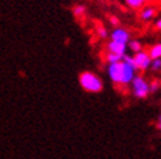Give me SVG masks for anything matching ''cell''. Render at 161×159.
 Returning <instances> with one entry per match:
<instances>
[{"instance_id": "1", "label": "cell", "mask_w": 161, "mask_h": 159, "mask_svg": "<svg viewBox=\"0 0 161 159\" xmlns=\"http://www.w3.org/2000/svg\"><path fill=\"white\" fill-rule=\"evenodd\" d=\"M136 68L134 67L132 58L125 55L122 60L118 63H113L108 65V74L110 80L117 85H128L131 84L134 77L136 76Z\"/></svg>"}, {"instance_id": "2", "label": "cell", "mask_w": 161, "mask_h": 159, "mask_svg": "<svg viewBox=\"0 0 161 159\" xmlns=\"http://www.w3.org/2000/svg\"><path fill=\"white\" fill-rule=\"evenodd\" d=\"M79 81L83 89L89 93H100L103 87L102 80L92 72H83L80 74Z\"/></svg>"}, {"instance_id": "3", "label": "cell", "mask_w": 161, "mask_h": 159, "mask_svg": "<svg viewBox=\"0 0 161 159\" xmlns=\"http://www.w3.org/2000/svg\"><path fill=\"white\" fill-rule=\"evenodd\" d=\"M132 86V94L135 98L144 99L148 97L149 94V84L143 76H135L134 80L131 81Z\"/></svg>"}, {"instance_id": "4", "label": "cell", "mask_w": 161, "mask_h": 159, "mask_svg": "<svg viewBox=\"0 0 161 159\" xmlns=\"http://www.w3.org/2000/svg\"><path fill=\"white\" fill-rule=\"evenodd\" d=\"M132 58V63H134V67L136 68V70H147L149 69V65H151V58L148 56V54L147 51H139V52H136L134 54V56Z\"/></svg>"}, {"instance_id": "5", "label": "cell", "mask_w": 161, "mask_h": 159, "mask_svg": "<svg viewBox=\"0 0 161 159\" xmlns=\"http://www.w3.org/2000/svg\"><path fill=\"white\" fill-rule=\"evenodd\" d=\"M130 39H131L130 31H128L127 29H125V28L115 26L114 29H113L111 33H110V41H114V42H118V43L127 44Z\"/></svg>"}, {"instance_id": "6", "label": "cell", "mask_w": 161, "mask_h": 159, "mask_svg": "<svg viewBox=\"0 0 161 159\" xmlns=\"http://www.w3.org/2000/svg\"><path fill=\"white\" fill-rule=\"evenodd\" d=\"M157 16V7L152 4H146L139 13V17L143 22H151L152 20H155Z\"/></svg>"}, {"instance_id": "7", "label": "cell", "mask_w": 161, "mask_h": 159, "mask_svg": "<svg viewBox=\"0 0 161 159\" xmlns=\"http://www.w3.org/2000/svg\"><path fill=\"white\" fill-rule=\"evenodd\" d=\"M106 50H108L109 54H115V55H119V56L123 58L125 55H127V44L110 41L106 44Z\"/></svg>"}, {"instance_id": "8", "label": "cell", "mask_w": 161, "mask_h": 159, "mask_svg": "<svg viewBox=\"0 0 161 159\" xmlns=\"http://www.w3.org/2000/svg\"><path fill=\"white\" fill-rule=\"evenodd\" d=\"M147 54L151 58V60L160 59V56H161V43H155L153 46H151V49L147 51Z\"/></svg>"}, {"instance_id": "9", "label": "cell", "mask_w": 161, "mask_h": 159, "mask_svg": "<svg viewBox=\"0 0 161 159\" xmlns=\"http://www.w3.org/2000/svg\"><path fill=\"white\" fill-rule=\"evenodd\" d=\"M125 4L130 8V9H142V8L146 5V0H125Z\"/></svg>"}, {"instance_id": "10", "label": "cell", "mask_w": 161, "mask_h": 159, "mask_svg": "<svg viewBox=\"0 0 161 159\" xmlns=\"http://www.w3.org/2000/svg\"><path fill=\"white\" fill-rule=\"evenodd\" d=\"M127 49L130 50L131 52L136 54V52H139V51L143 50V44H142L140 41H138V39H130L128 43H127Z\"/></svg>"}, {"instance_id": "11", "label": "cell", "mask_w": 161, "mask_h": 159, "mask_svg": "<svg viewBox=\"0 0 161 159\" xmlns=\"http://www.w3.org/2000/svg\"><path fill=\"white\" fill-rule=\"evenodd\" d=\"M72 13H74V16H75L76 18H84L85 14H86V8L83 4H77V5L74 7Z\"/></svg>"}, {"instance_id": "12", "label": "cell", "mask_w": 161, "mask_h": 159, "mask_svg": "<svg viewBox=\"0 0 161 159\" xmlns=\"http://www.w3.org/2000/svg\"><path fill=\"white\" fill-rule=\"evenodd\" d=\"M122 60V56H119V55H115V54H109L106 55V61L108 64H113V63H118Z\"/></svg>"}, {"instance_id": "13", "label": "cell", "mask_w": 161, "mask_h": 159, "mask_svg": "<svg viewBox=\"0 0 161 159\" xmlns=\"http://www.w3.org/2000/svg\"><path fill=\"white\" fill-rule=\"evenodd\" d=\"M97 35L101 38V39H106L108 37H109V33H108V30H106V28L105 26H102V25H100V26H97Z\"/></svg>"}, {"instance_id": "14", "label": "cell", "mask_w": 161, "mask_h": 159, "mask_svg": "<svg viewBox=\"0 0 161 159\" xmlns=\"http://www.w3.org/2000/svg\"><path fill=\"white\" fill-rule=\"evenodd\" d=\"M149 68L152 70H155V72H158L160 68H161V59H153V60L151 61Z\"/></svg>"}, {"instance_id": "15", "label": "cell", "mask_w": 161, "mask_h": 159, "mask_svg": "<svg viewBox=\"0 0 161 159\" xmlns=\"http://www.w3.org/2000/svg\"><path fill=\"white\" fill-rule=\"evenodd\" d=\"M158 89H160V81L158 80H153L149 84V93H156Z\"/></svg>"}, {"instance_id": "16", "label": "cell", "mask_w": 161, "mask_h": 159, "mask_svg": "<svg viewBox=\"0 0 161 159\" xmlns=\"http://www.w3.org/2000/svg\"><path fill=\"white\" fill-rule=\"evenodd\" d=\"M109 20H110V23H111V25H114V26H117L118 23H119V20H118V17H115V16H110Z\"/></svg>"}, {"instance_id": "17", "label": "cell", "mask_w": 161, "mask_h": 159, "mask_svg": "<svg viewBox=\"0 0 161 159\" xmlns=\"http://www.w3.org/2000/svg\"><path fill=\"white\" fill-rule=\"evenodd\" d=\"M155 29H156V30H160V29H161V20H160V18H157V20L155 21Z\"/></svg>"}, {"instance_id": "18", "label": "cell", "mask_w": 161, "mask_h": 159, "mask_svg": "<svg viewBox=\"0 0 161 159\" xmlns=\"http://www.w3.org/2000/svg\"><path fill=\"white\" fill-rule=\"evenodd\" d=\"M156 128L160 131V128H161V117L158 116V121H157V125H156Z\"/></svg>"}, {"instance_id": "19", "label": "cell", "mask_w": 161, "mask_h": 159, "mask_svg": "<svg viewBox=\"0 0 161 159\" xmlns=\"http://www.w3.org/2000/svg\"><path fill=\"white\" fill-rule=\"evenodd\" d=\"M152 2H153V0H146V3H147V4H151Z\"/></svg>"}]
</instances>
